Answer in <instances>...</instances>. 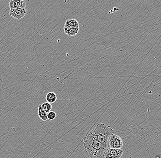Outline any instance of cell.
Masks as SVG:
<instances>
[{
    "instance_id": "6",
    "label": "cell",
    "mask_w": 161,
    "mask_h": 158,
    "mask_svg": "<svg viewBox=\"0 0 161 158\" xmlns=\"http://www.w3.org/2000/svg\"><path fill=\"white\" fill-rule=\"evenodd\" d=\"M26 3L23 0H11L9 2L10 9L26 8Z\"/></svg>"
},
{
    "instance_id": "7",
    "label": "cell",
    "mask_w": 161,
    "mask_h": 158,
    "mask_svg": "<svg viewBox=\"0 0 161 158\" xmlns=\"http://www.w3.org/2000/svg\"><path fill=\"white\" fill-rule=\"evenodd\" d=\"M45 99L48 103L50 104H53V103L56 102V100H57V96L54 92H48L46 94Z\"/></svg>"
},
{
    "instance_id": "8",
    "label": "cell",
    "mask_w": 161,
    "mask_h": 158,
    "mask_svg": "<svg viewBox=\"0 0 161 158\" xmlns=\"http://www.w3.org/2000/svg\"><path fill=\"white\" fill-rule=\"evenodd\" d=\"M38 115L39 118L43 121L48 120L47 114L43 110L40 105H38Z\"/></svg>"
},
{
    "instance_id": "9",
    "label": "cell",
    "mask_w": 161,
    "mask_h": 158,
    "mask_svg": "<svg viewBox=\"0 0 161 158\" xmlns=\"http://www.w3.org/2000/svg\"><path fill=\"white\" fill-rule=\"evenodd\" d=\"M64 32L66 35L69 37L75 36L79 31V28H71L67 27H64Z\"/></svg>"
},
{
    "instance_id": "1",
    "label": "cell",
    "mask_w": 161,
    "mask_h": 158,
    "mask_svg": "<svg viewBox=\"0 0 161 158\" xmlns=\"http://www.w3.org/2000/svg\"><path fill=\"white\" fill-rule=\"evenodd\" d=\"M84 151L89 158H103V153L107 147L102 145L96 138L92 130L85 136L83 142Z\"/></svg>"
},
{
    "instance_id": "5",
    "label": "cell",
    "mask_w": 161,
    "mask_h": 158,
    "mask_svg": "<svg viewBox=\"0 0 161 158\" xmlns=\"http://www.w3.org/2000/svg\"><path fill=\"white\" fill-rule=\"evenodd\" d=\"M27 13L26 8H23L12 9L9 11L10 16L16 19L20 20L25 17Z\"/></svg>"
},
{
    "instance_id": "12",
    "label": "cell",
    "mask_w": 161,
    "mask_h": 158,
    "mask_svg": "<svg viewBox=\"0 0 161 158\" xmlns=\"http://www.w3.org/2000/svg\"><path fill=\"white\" fill-rule=\"evenodd\" d=\"M56 117V114L55 112L54 111H50L47 113L48 119L52 120L55 119Z\"/></svg>"
},
{
    "instance_id": "11",
    "label": "cell",
    "mask_w": 161,
    "mask_h": 158,
    "mask_svg": "<svg viewBox=\"0 0 161 158\" xmlns=\"http://www.w3.org/2000/svg\"><path fill=\"white\" fill-rule=\"evenodd\" d=\"M42 108H43V110L47 114L49 112L51 111L52 109V105L51 104L48 103V102H45L43 103L42 105H41Z\"/></svg>"
},
{
    "instance_id": "4",
    "label": "cell",
    "mask_w": 161,
    "mask_h": 158,
    "mask_svg": "<svg viewBox=\"0 0 161 158\" xmlns=\"http://www.w3.org/2000/svg\"><path fill=\"white\" fill-rule=\"evenodd\" d=\"M123 153L124 151L121 149L108 148L103 153V158H120Z\"/></svg>"
},
{
    "instance_id": "10",
    "label": "cell",
    "mask_w": 161,
    "mask_h": 158,
    "mask_svg": "<svg viewBox=\"0 0 161 158\" xmlns=\"http://www.w3.org/2000/svg\"><path fill=\"white\" fill-rule=\"evenodd\" d=\"M79 25L78 21L76 20L73 19L67 20L65 24L64 27L71 28H79Z\"/></svg>"
},
{
    "instance_id": "3",
    "label": "cell",
    "mask_w": 161,
    "mask_h": 158,
    "mask_svg": "<svg viewBox=\"0 0 161 158\" xmlns=\"http://www.w3.org/2000/svg\"><path fill=\"white\" fill-rule=\"evenodd\" d=\"M123 145V141L119 136L114 134L110 136L109 141V148L113 149H121Z\"/></svg>"
},
{
    "instance_id": "2",
    "label": "cell",
    "mask_w": 161,
    "mask_h": 158,
    "mask_svg": "<svg viewBox=\"0 0 161 158\" xmlns=\"http://www.w3.org/2000/svg\"><path fill=\"white\" fill-rule=\"evenodd\" d=\"M92 131L99 141L107 148H109V138L114 134V131L112 127L104 124H99Z\"/></svg>"
}]
</instances>
